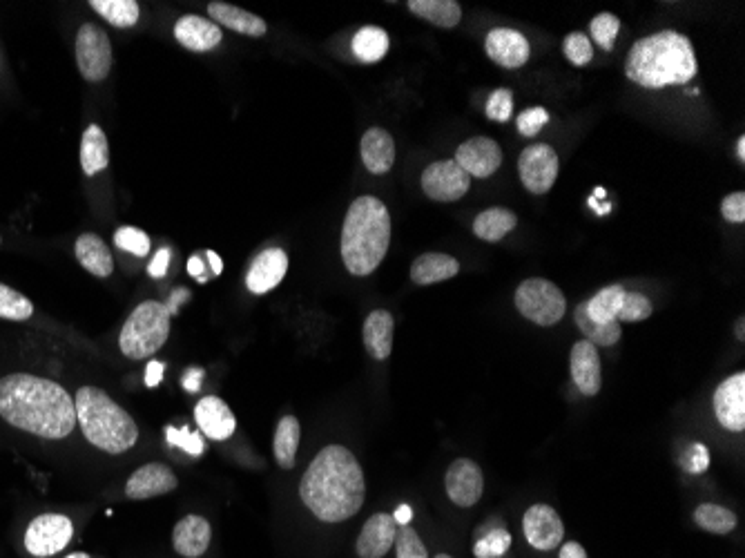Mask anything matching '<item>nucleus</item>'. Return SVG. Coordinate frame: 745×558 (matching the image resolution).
<instances>
[{"instance_id":"obj_47","label":"nucleus","mask_w":745,"mask_h":558,"mask_svg":"<svg viewBox=\"0 0 745 558\" xmlns=\"http://www.w3.org/2000/svg\"><path fill=\"white\" fill-rule=\"evenodd\" d=\"M549 123V114L545 108H529L518 114L516 128L522 137H536V134Z\"/></svg>"},{"instance_id":"obj_4","label":"nucleus","mask_w":745,"mask_h":558,"mask_svg":"<svg viewBox=\"0 0 745 558\" xmlns=\"http://www.w3.org/2000/svg\"><path fill=\"white\" fill-rule=\"evenodd\" d=\"M393 221L377 197H357L344 217L340 253L346 271L355 277L375 273L389 253Z\"/></svg>"},{"instance_id":"obj_34","label":"nucleus","mask_w":745,"mask_h":558,"mask_svg":"<svg viewBox=\"0 0 745 558\" xmlns=\"http://www.w3.org/2000/svg\"><path fill=\"white\" fill-rule=\"evenodd\" d=\"M623 297H625V288L621 284L607 286L603 291H598L592 300L585 302V311L589 315V320H594L598 324H609L618 320V313H621L623 306Z\"/></svg>"},{"instance_id":"obj_42","label":"nucleus","mask_w":745,"mask_h":558,"mask_svg":"<svg viewBox=\"0 0 745 558\" xmlns=\"http://www.w3.org/2000/svg\"><path fill=\"white\" fill-rule=\"evenodd\" d=\"M563 50L567 61L576 67H585L594 59V45L589 41V36L583 32H572L563 43Z\"/></svg>"},{"instance_id":"obj_31","label":"nucleus","mask_w":745,"mask_h":558,"mask_svg":"<svg viewBox=\"0 0 745 558\" xmlns=\"http://www.w3.org/2000/svg\"><path fill=\"white\" fill-rule=\"evenodd\" d=\"M516 226L518 217L516 213H511L509 208H489L473 221V233H476V237L482 239V242L496 244L500 239H505Z\"/></svg>"},{"instance_id":"obj_43","label":"nucleus","mask_w":745,"mask_h":558,"mask_svg":"<svg viewBox=\"0 0 745 558\" xmlns=\"http://www.w3.org/2000/svg\"><path fill=\"white\" fill-rule=\"evenodd\" d=\"M652 311H654V306L643 293L625 291L621 313H618L616 322L618 324H621V322H643L652 315Z\"/></svg>"},{"instance_id":"obj_56","label":"nucleus","mask_w":745,"mask_h":558,"mask_svg":"<svg viewBox=\"0 0 745 558\" xmlns=\"http://www.w3.org/2000/svg\"><path fill=\"white\" fill-rule=\"evenodd\" d=\"M206 259L210 262V275L212 277H219L221 271H224V262H221V257L217 253H212V250H208Z\"/></svg>"},{"instance_id":"obj_24","label":"nucleus","mask_w":745,"mask_h":558,"mask_svg":"<svg viewBox=\"0 0 745 558\" xmlns=\"http://www.w3.org/2000/svg\"><path fill=\"white\" fill-rule=\"evenodd\" d=\"M208 14H210L212 23L226 25L237 34L259 38V36H266V32H268V25H266L264 18L250 14L241 7L219 3V0H212V3L208 5Z\"/></svg>"},{"instance_id":"obj_26","label":"nucleus","mask_w":745,"mask_h":558,"mask_svg":"<svg viewBox=\"0 0 745 558\" xmlns=\"http://www.w3.org/2000/svg\"><path fill=\"white\" fill-rule=\"evenodd\" d=\"M74 253L79 264L94 277H110L114 273V259L108 244L99 235L85 233L74 244Z\"/></svg>"},{"instance_id":"obj_46","label":"nucleus","mask_w":745,"mask_h":558,"mask_svg":"<svg viewBox=\"0 0 745 558\" xmlns=\"http://www.w3.org/2000/svg\"><path fill=\"white\" fill-rule=\"evenodd\" d=\"M511 112H514V94H511V90L500 88L491 92L487 101V117L496 123H505L511 119Z\"/></svg>"},{"instance_id":"obj_55","label":"nucleus","mask_w":745,"mask_h":558,"mask_svg":"<svg viewBox=\"0 0 745 558\" xmlns=\"http://www.w3.org/2000/svg\"><path fill=\"white\" fill-rule=\"evenodd\" d=\"M393 518H395V523H398V525H411V521H413V509L409 505H400L398 509H395Z\"/></svg>"},{"instance_id":"obj_27","label":"nucleus","mask_w":745,"mask_h":558,"mask_svg":"<svg viewBox=\"0 0 745 558\" xmlns=\"http://www.w3.org/2000/svg\"><path fill=\"white\" fill-rule=\"evenodd\" d=\"M393 315L389 311H371L364 320V346L373 360H386L393 351Z\"/></svg>"},{"instance_id":"obj_35","label":"nucleus","mask_w":745,"mask_h":558,"mask_svg":"<svg viewBox=\"0 0 745 558\" xmlns=\"http://www.w3.org/2000/svg\"><path fill=\"white\" fill-rule=\"evenodd\" d=\"M574 322L580 329V333L585 335V340L594 346H614L618 340H621L623 329L618 322H609V324H598L594 320H589V315L585 311V302L576 306L574 311Z\"/></svg>"},{"instance_id":"obj_9","label":"nucleus","mask_w":745,"mask_h":558,"mask_svg":"<svg viewBox=\"0 0 745 558\" xmlns=\"http://www.w3.org/2000/svg\"><path fill=\"white\" fill-rule=\"evenodd\" d=\"M74 525L63 514H41L27 525L25 547L36 558H47L63 552L72 543Z\"/></svg>"},{"instance_id":"obj_41","label":"nucleus","mask_w":745,"mask_h":558,"mask_svg":"<svg viewBox=\"0 0 745 558\" xmlns=\"http://www.w3.org/2000/svg\"><path fill=\"white\" fill-rule=\"evenodd\" d=\"M114 244L116 248L125 250V253H132L137 257H148L150 253V237L143 233L139 228L132 226H123L114 233Z\"/></svg>"},{"instance_id":"obj_52","label":"nucleus","mask_w":745,"mask_h":558,"mask_svg":"<svg viewBox=\"0 0 745 558\" xmlns=\"http://www.w3.org/2000/svg\"><path fill=\"white\" fill-rule=\"evenodd\" d=\"M163 371H166V364H163V362H150L148 364V371H145V384H148L150 389L157 387V384L163 378Z\"/></svg>"},{"instance_id":"obj_51","label":"nucleus","mask_w":745,"mask_h":558,"mask_svg":"<svg viewBox=\"0 0 745 558\" xmlns=\"http://www.w3.org/2000/svg\"><path fill=\"white\" fill-rule=\"evenodd\" d=\"M203 259H206V257H201V255H192V257L188 259V273H190L192 277H195V279H197V282L206 284V282H208V279H210L212 275H210V271H208V268H206V264H203Z\"/></svg>"},{"instance_id":"obj_58","label":"nucleus","mask_w":745,"mask_h":558,"mask_svg":"<svg viewBox=\"0 0 745 558\" xmlns=\"http://www.w3.org/2000/svg\"><path fill=\"white\" fill-rule=\"evenodd\" d=\"M734 333H737V338L743 342L745 340V317H739L737 324H734Z\"/></svg>"},{"instance_id":"obj_63","label":"nucleus","mask_w":745,"mask_h":558,"mask_svg":"<svg viewBox=\"0 0 745 558\" xmlns=\"http://www.w3.org/2000/svg\"><path fill=\"white\" fill-rule=\"evenodd\" d=\"M0 244H3V237H0Z\"/></svg>"},{"instance_id":"obj_38","label":"nucleus","mask_w":745,"mask_h":558,"mask_svg":"<svg viewBox=\"0 0 745 558\" xmlns=\"http://www.w3.org/2000/svg\"><path fill=\"white\" fill-rule=\"evenodd\" d=\"M34 315V304L23 293L14 291L7 284H0V317L12 322H25Z\"/></svg>"},{"instance_id":"obj_1","label":"nucleus","mask_w":745,"mask_h":558,"mask_svg":"<svg viewBox=\"0 0 745 558\" xmlns=\"http://www.w3.org/2000/svg\"><path fill=\"white\" fill-rule=\"evenodd\" d=\"M0 418L27 434L63 440L76 427V407L61 384L29 373L0 378Z\"/></svg>"},{"instance_id":"obj_30","label":"nucleus","mask_w":745,"mask_h":558,"mask_svg":"<svg viewBox=\"0 0 745 558\" xmlns=\"http://www.w3.org/2000/svg\"><path fill=\"white\" fill-rule=\"evenodd\" d=\"M409 12L442 30H453L462 21V7L456 0H411Z\"/></svg>"},{"instance_id":"obj_10","label":"nucleus","mask_w":745,"mask_h":558,"mask_svg":"<svg viewBox=\"0 0 745 558\" xmlns=\"http://www.w3.org/2000/svg\"><path fill=\"white\" fill-rule=\"evenodd\" d=\"M558 155L547 143H536L522 150L518 159V175L522 186L531 195H545L556 184L558 179Z\"/></svg>"},{"instance_id":"obj_48","label":"nucleus","mask_w":745,"mask_h":558,"mask_svg":"<svg viewBox=\"0 0 745 558\" xmlns=\"http://www.w3.org/2000/svg\"><path fill=\"white\" fill-rule=\"evenodd\" d=\"M721 215L730 224H743L745 221V195L743 192H732V195L721 201Z\"/></svg>"},{"instance_id":"obj_21","label":"nucleus","mask_w":745,"mask_h":558,"mask_svg":"<svg viewBox=\"0 0 745 558\" xmlns=\"http://www.w3.org/2000/svg\"><path fill=\"white\" fill-rule=\"evenodd\" d=\"M174 38L190 52H210L224 41V32L208 18L186 14L174 23Z\"/></svg>"},{"instance_id":"obj_3","label":"nucleus","mask_w":745,"mask_h":558,"mask_svg":"<svg viewBox=\"0 0 745 558\" xmlns=\"http://www.w3.org/2000/svg\"><path fill=\"white\" fill-rule=\"evenodd\" d=\"M699 63L688 36L663 30L636 41L627 56L625 76L645 90H661L667 85L690 83Z\"/></svg>"},{"instance_id":"obj_13","label":"nucleus","mask_w":745,"mask_h":558,"mask_svg":"<svg viewBox=\"0 0 745 558\" xmlns=\"http://www.w3.org/2000/svg\"><path fill=\"white\" fill-rule=\"evenodd\" d=\"M444 487H447V496L458 507H473L485 492V476L473 460L458 458L447 469Z\"/></svg>"},{"instance_id":"obj_28","label":"nucleus","mask_w":745,"mask_h":558,"mask_svg":"<svg viewBox=\"0 0 745 558\" xmlns=\"http://www.w3.org/2000/svg\"><path fill=\"white\" fill-rule=\"evenodd\" d=\"M460 264L456 257L444 253H424L411 264V279L418 286H431L456 277Z\"/></svg>"},{"instance_id":"obj_17","label":"nucleus","mask_w":745,"mask_h":558,"mask_svg":"<svg viewBox=\"0 0 745 558\" xmlns=\"http://www.w3.org/2000/svg\"><path fill=\"white\" fill-rule=\"evenodd\" d=\"M487 54L489 59L505 67V70H518V67L525 65L529 61V43L527 38L522 36L518 30H511V27H496L487 34Z\"/></svg>"},{"instance_id":"obj_33","label":"nucleus","mask_w":745,"mask_h":558,"mask_svg":"<svg viewBox=\"0 0 745 558\" xmlns=\"http://www.w3.org/2000/svg\"><path fill=\"white\" fill-rule=\"evenodd\" d=\"M389 34H386L382 27L375 25H366L360 32L353 36V54L357 61L362 63H377L382 61L386 52H389Z\"/></svg>"},{"instance_id":"obj_36","label":"nucleus","mask_w":745,"mask_h":558,"mask_svg":"<svg viewBox=\"0 0 745 558\" xmlns=\"http://www.w3.org/2000/svg\"><path fill=\"white\" fill-rule=\"evenodd\" d=\"M90 7L119 30L134 27L141 16L137 0H90Z\"/></svg>"},{"instance_id":"obj_53","label":"nucleus","mask_w":745,"mask_h":558,"mask_svg":"<svg viewBox=\"0 0 745 558\" xmlns=\"http://www.w3.org/2000/svg\"><path fill=\"white\" fill-rule=\"evenodd\" d=\"M558 558H589L585 547L576 543V541H569L563 545V550H560V556Z\"/></svg>"},{"instance_id":"obj_6","label":"nucleus","mask_w":745,"mask_h":558,"mask_svg":"<svg viewBox=\"0 0 745 558\" xmlns=\"http://www.w3.org/2000/svg\"><path fill=\"white\" fill-rule=\"evenodd\" d=\"M170 309L166 304L148 300L139 304L125 320L119 346L130 360H148L170 338Z\"/></svg>"},{"instance_id":"obj_44","label":"nucleus","mask_w":745,"mask_h":558,"mask_svg":"<svg viewBox=\"0 0 745 558\" xmlns=\"http://www.w3.org/2000/svg\"><path fill=\"white\" fill-rule=\"evenodd\" d=\"M395 552H398V558H429L427 547H424L422 538L411 525H398V534H395Z\"/></svg>"},{"instance_id":"obj_29","label":"nucleus","mask_w":745,"mask_h":558,"mask_svg":"<svg viewBox=\"0 0 745 558\" xmlns=\"http://www.w3.org/2000/svg\"><path fill=\"white\" fill-rule=\"evenodd\" d=\"M110 163V146H108V137L101 130V125H87V130L83 132V141H81V168L87 177H94L108 168Z\"/></svg>"},{"instance_id":"obj_18","label":"nucleus","mask_w":745,"mask_h":558,"mask_svg":"<svg viewBox=\"0 0 745 558\" xmlns=\"http://www.w3.org/2000/svg\"><path fill=\"white\" fill-rule=\"evenodd\" d=\"M177 485L179 480L168 465L148 463L134 471L128 483H125V496L130 500H148L170 494L172 489H177Z\"/></svg>"},{"instance_id":"obj_50","label":"nucleus","mask_w":745,"mask_h":558,"mask_svg":"<svg viewBox=\"0 0 745 558\" xmlns=\"http://www.w3.org/2000/svg\"><path fill=\"white\" fill-rule=\"evenodd\" d=\"M168 266H170V248H161L159 253L154 255L152 262H150L148 273H150L154 279H161V277H166Z\"/></svg>"},{"instance_id":"obj_25","label":"nucleus","mask_w":745,"mask_h":558,"mask_svg":"<svg viewBox=\"0 0 745 558\" xmlns=\"http://www.w3.org/2000/svg\"><path fill=\"white\" fill-rule=\"evenodd\" d=\"M362 161L373 175H386L395 163V141L391 132L371 128L362 137Z\"/></svg>"},{"instance_id":"obj_37","label":"nucleus","mask_w":745,"mask_h":558,"mask_svg":"<svg viewBox=\"0 0 745 558\" xmlns=\"http://www.w3.org/2000/svg\"><path fill=\"white\" fill-rule=\"evenodd\" d=\"M692 518H694V523L703 529V532H710V534H730L732 529L737 527V516H734V512H730L728 507L712 505V503L696 507Z\"/></svg>"},{"instance_id":"obj_7","label":"nucleus","mask_w":745,"mask_h":558,"mask_svg":"<svg viewBox=\"0 0 745 558\" xmlns=\"http://www.w3.org/2000/svg\"><path fill=\"white\" fill-rule=\"evenodd\" d=\"M516 309L538 326H554L567 313V300L560 288L543 277L525 279L516 291Z\"/></svg>"},{"instance_id":"obj_54","label":"nucleus","mask_w":745,"mask_h":558,"mask_svg":"<svg viewBox=\"0 0 745 558\" xmlns=\"http://www.w3.org/2000/svg\"><path fill=\"white\" fill-rule=\"evenodd\" d=\"M201 375H203V371H197V369H190L186 373V378H183V387H186V391H199Z\"/></svg>"},{"instance_id":"obj_60","label":"nucleus","mask_w":745,"mask_h":558,"mask_svg":"<svg viewBox=\"0 0 745 558\" xmlns=\"http://www.w3.org/2000/svg\"><path fill=\"white\" fill-rule=\"evenodd\" d=\"M605 195H607V192H605V188H601V186H598V188L594 190V197H598V199H605Z\"/></svg>"},{"instance_id":"obj_49","label":"nucleus","mask_w":745,"mask_h":558,"mask_svg":"<svg viewBox=\"0 0 745 558\" xmlns=\"http://www.w3.org/2000/svg\"><path fill=\"white\" fill-rule=\"evenodd\" d=\"M685 467H688L690 474H703V471L710 467L708 447L701 445V442L692 445L690 451H688V463H685Z\"/></svg>"},{"instance_id":"obj_57","label":"nucleus","mask_w":745,"mask_h":558,"mask_svg":"<svg viewBox=\"0 0 745 558\" xmlns=\"http://www.w3.org/2000/svg\"><path fill=\"white\" fill-rule=\"evenodd\" d=\"M587 204H589V208L596 210V215H607L609 210H612V206H609V204H607V206H598V201H596L594 197H589Z\"/></svg>"},{"instance_id":"obj_15","label":"nucleus","mask_w":745,"mask_h":558,"mask_svg":"<svg viewBox=\"0 0 745 558\" xmlns=\"http://www.w3.org/2000/svg\"><path fill=\"white\" fill-rule=\"evenodd\" d=\"M453 161H456L469 177L487 179L500 168L502 150L498 143L489 137H473L469 141H464L456 150V159Z\"/></svg>"},{"instance_id":"obj_19","label":"nucleus","mask_w":745,"mask_h":558,"mask_svg":"<svg viewBox=\"0 0 745 558\" xmlns=\"http://www.w3.org/2000/svg\"><path fill=\"white\" fill-rule=\"evenodd\" d=\"M569 373H572V380L583 396L592 398L601 391V358H598L594 344L580 340L572 346V353H569Z\"/></svg>"},{"instance_id":"obj_62","label":"nucleus","mask_w":745,"mask_h":558,"mask_svg":"<svg viewBox=\"0 0 745 558\" xmlns=\"http://www.w3.org/2000/svg\"><path fill=\"white\" fill-rule=\"evenodd\" d=\"M435 558H453V556H449V554H438Z\"/></svg>"},{"instance_id":"obj_20","label":"nucleus","mask_w":745,"mask_h":558,"mask_svg":"<svg viewBox=\"0 0 745 558\" xmlns=\"http://www.w3.org/2000/svg\"><path fill=\"white\" fill-rule=\"evenodd\" d=\"M398 534V523L393 514H375L364 523L360 536H357L355 552L360 558H382L391 552Z\"/></svg>"},{"instance_id":"obj_11","label":"nucleus","mask_w":745,"mask_h":558,"mask_svg":"<svg viewBox=\"0 0 745 558\" xmlns=\"http://www.w3.org/2000/svg\"><path fill=\"white\" fill-rule=\"evenodd\" d=\"M471 188V177L453 159L435 161L422 172L424 195L442 204H451L467 195Z\"/></svg>"},{"instance_id":"obj_40","label":"nucleus","mask_w":745,"mask_h":558,"mask_svg":"<svg viewBox=\"0 0 745 558\" xmlns=\"http://www.w3.org/2000/svg\"><path fill=\"white\" fill-rule=\"evenodd\" d=\"M589 32H592L594 43L601 45L605 52H612L616 36L618 32H621V21H618L614 14L603 12V14H598L592 23H589Z\"/></svg>"},{"instance_id":"obj_22","label":"nucleus","mask_w":745,"mask_h":558,"mask_svg":"<svg viewBox=\"0 0 745 558\" xmlns=\"http://www.w3.org/2000/svg\"><path fill=\"white\" fill-rule=\"evenodd\" d=\"M212 541V527L203 516L188 514L172 529V547L183 558H201Z\"/></svg>"},{"instance_id":"obj_8","label":"nucleus","mask_w":745,"mask_h":558,"mask_svg":"<svg viewBox=\"0 0 745 558\" xmlns=\"http://www.w3.org/2000/svg\"><path fill=\"white\" fill-rule=\"evenodd\" d=\"M76 65L85 81L99 83L108 79L112 70L110 36L99 25L85 23L76 32Z\"/></svg>"},{"instance_id":"obj_59","label":"nucleus","mask_w":745,"mask_h":558,"mask_svg":"<svg viewBox=\"0 0 745 558\" xmlns=\"http://www.w3.org/2000/svg\"><path fill=\"white\" fill-rule=\"evenodd\" d=\"M737 155H739L741 161H745V137H741V139L737 141Z\"/></svg>"},{"instance_id":"obj_5","label":"nucleus","mask_w":745,"mask_h":558,"mask_svg":"<svg viewBox=\"0 0 745 558\" xmlns=\"http://www.w3.org/2000/svg\"><path fill=\"white\" fill-rule=\"evenodd\" d=\"M76 420L90 445L119 456L130 451L139 440V427L121 404H116L99 387H81L74 396Z\"/></svg>"},{"instance_id":"obj_12","label":"nucleus","mask_w":745,"mask_h":558,"mask_svg":"<svg viewBox=\"0 0 745 558\" xmlns=\"http://www.w3.org/2000/svg\"><path fill=\"white\" fill-rule=\"evenodd\" d=\"M522 529H525L527 543L540 552L556 550L565 538V525L558 512L543 503L527 509L525 518H522Z\"/></svg>"},{"instance_id":"obj_32","label":"nucleus","mask_w":745,"mask_h":558,"mask_svg":"<svg viewBox=\"0 0 745 558\" xmlns=\"http://www.w3.org/2000/svg\"><path fill=\"white\" fill-rule=\"evenodd\" d=\"M302 440V427L295 416H286L279 420L275 431V460L282 469H293L297 463V447Z\"/></svg>"},{"instance_id":"obj_61","label":"nucleus","mask_w":745,"mask_h":558,"mask_svg":"<svg viewBox=\"0 0 745 558\" xmlns=\"http://www.w3.org/2000/svg\"><path fill=\"white\" fill-rule=\"evenodd\" d=\"M65 558H90V554H85V552H74V554L65 556Z\"/></svg>"},{"instance_id":"obj_23","label":"nucleus","mask_w":745,"mask_h":558,"mask_svg":"<svg viewBox=\"0 0 745 558\" xmlns=\"http://www.w3.org/2000/svg\"><path fill=\"white\" fill-rule=\"evenodd\" d=\"M195 418L203 436H208L210 440H228L237 429L235 413L217 396L201 398L195 407Z\"/></svg>"},{"instance_id":"obj_45","label":"nucleus","mask_w":745,"mask_h":558,"mask_svg":"<svg viewBox=\"0 0 745 558\" xmlns=\"http://www.w3.org/2000/svg\"><path fill=\"white\" fill-rule=\"evenodd\" d=\"M166 440H168V445L179 447L190 456L199 458L203 454V440L199 434H195V431H190V427H181V429L166 427Z\"/></svg>"},{"instance_id":"obj_16","label":"nucleus","mask_w":745,"mask_h":558,"mask_svg":"<svg viewBox=\"0 0 745 558\" xmlns=\"http://www.w3.org/2000/svg\"><path fill=\"white\" fill-rule=\"evenodd\" d=\"M288 273V255L282 248H266L253 259L248 273L246 286L250 293L266 295L282 284V279Z\"/></svg>"},{"instance_id":"obj_2","label":"nucleus","mask_w":745,"mask_h":558,"mask_svg":"<svg viewBox=\"0 0 745 558\" xmlns=\"http://www.w3.org/2000/svg\"><path fill=\"white\" fill-rule=\"evenodd\" d=\"M299 496L322 523H344L360 512L366 483L351 449L328 445L319 451L304 471Z\"/></svg>"},{"instance_id":"obj_39","label":"nucleus","mask_w":745,"mask_h":558,"mask_svg":"<svg viewBox=\"0 0 745 558\" xmlns=\"http://www.w3.org/2000/svg\"><path fill=\"white\" fill-rule=\"evenodd\" d=\"M509 547H511V534L505 527H502V523H498L496 527H491L487 534H482L478 538L476 547H473V554H476V558H498L505 554Z\"/></svg>"},{"instance_id":"obj_14","label":"nucleus","mask_w":745,"mask_h":558,"mask_svg":"<svg viewBox=\"0 0 745 558\" xmlns=\"http://www.w3.org/2000/svg\"><path fill=\"white\" fill-rule=\"evenodd\" d=\"M714 413L719 425L728 431L745 429V373L739 371L719 384L714 391Z\"/></svg>"}]
</instances>
